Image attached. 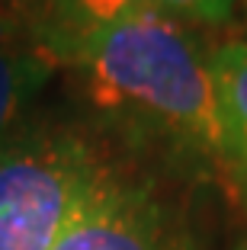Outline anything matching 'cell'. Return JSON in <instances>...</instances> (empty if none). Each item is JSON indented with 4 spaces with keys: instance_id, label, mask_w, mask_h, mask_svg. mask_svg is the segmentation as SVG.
Instances as JSON below:
<instances>
[{
    "instance_id": "obj_2",
    "label": "cell",
    "mask_w": 247,
    "mask_h": 250,
    "mask_svg": "<svg viewBox=\"0 0 247 250\" xmlns=\"http://www.w3.org/2000/svg\"><path fill=\"white\" fill-rule=\"evenodd\" d=\"M112 164L77 125H20L0 147V250H51Z\"/></svg>"
},
{
    "instance_id": "obj_3",
    "label": "cell",
    "mask_w": 247,
    "mask_h": 250,
    "mask_svg": "<svg viewBox=\"0 0 247 250\" xmlns=\"http://www.w3.org/2000/svg\"><path fill=\"white\" fill-rule=\"evenodd\" d=\"M51 250H183V231L157 183L116 161Z\"/></svg>"
},
{
    "instance_id": "obj_1",
    "label": "cell",
    "mask_w": 247,
    "mask_h": 250,
    "mask_svg": "<svg viewBox=\"0 0 247 250\" xmlns=\"http://www.w3.org/2000/svg\"><path fill=\"white\" fill-rule=\"evenodd\" d=\"M67 71L129 141L247 206V167L225 128L196 29L148 7L84 42Z\"/></svg>"
},
{
    "instance_id": "obj_5",
    "label": "cell",
    "mask_w": 247,
    "mask_h": 250,
    "mask_svg": "<svg viewBox=\"0 0 247 250\" xmlns=\"http://www.w3.org/2000/svg\"><path fill=\"white\" fill-rule=\"evenodd\" d=\"M148 7L154 0H45L36 32L55 64L67 67L84 42Z\"/></svg>"
},
{
    "instance_id": "obj_6",
    "label": "cell",
    "mask_w": 247,
    "mask_h": 250,
    "mask_svg": "<svg viewBox=\"0 0 247 250\" xmlns=\"http://www.w3.org/2000/svg\"><path fill=\"white\" fill-rule=\"evenodd\" d=\"M209 71L231 145L247 167V39L209 48Z\"/></svg>"
},
{
    "instance_id": "obj_7",
    "label": "cell",
    "mask_w": 247,
    "mask_h": 250,
    "mask_svg": "<svg viewBox=\"0 0 247 250\" xmlns=\"http://www.w3.org/2000/svg\"><path fill=\"white\" fill-rule=\"evenodd\" d=\"M241 0H154L160 13L183 22L189 29H212L234 16Z\"/></svg>"
},
{
    "instance_id": "obj_8",
    "label": "cell",
    "mask_w": 247,
    "mask_h": 250,
    "mask_svg": "<svg viewBox=\"0 0 247 250\" xmlns=\"http://www.w3.org/2000/svg\"><path fill=\"white\" fill-rule=\"evenodd\" d=\"M0 7L10 10V13H16V16H22V20H29L32 26H36V20L42 16L45 0H0Z\"/></svg>"
},
{
    "instance_id": "obj_9",
    "label": "cell",
    "mask_w": 247,
    "mask_h": 250,
    "mask_svg": "<svg viewBox=\"0 0 247 250\" xmlns=\"http://www.w3.org/2000/svg\"><path fill=\"white\" fill-rule=\"evenodd\" d=\"M234 250H247V237H244V241H241V244H238V247H234Z\"/></svg>"
},
{
    "instance_id": "obj_4",
    "label": "cell",
    "mask_w": 247,
    "mask_h": 250,
    "mask_svg": "<svg viewBox=\"0 0 247 250\" xmlns=\"http://www.w3.org/2000/svg\"><path fill=\"white\" fill-rule=\"evenodd\" d=\"M58 71L36 26L0 7V147L29 122V109Z\"/></svg>"
}]
</instances>
